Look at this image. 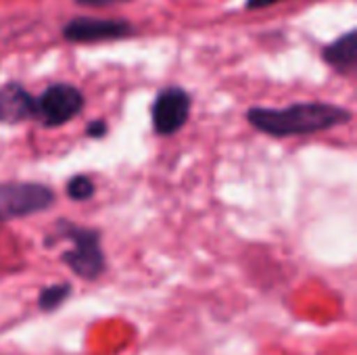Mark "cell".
<instances>
[{
  "label": "cell",
  "instance_id": "1",
  "mask_svg": "<svg viewBox=\"0 0 357 355\" xmlns=\"http://www.w3.org/2000/svg\"><path fill=\"white\" fill-rule=\"evenodd\" d=\"M351 119H354V113L349 109L333 105V103H322V100L293 103L282 109L251 107L247 111L249 126L272 138L310 136V134L345 126Z\"/></svg>",
  "mask_w": 357,
  "mask_h": 355
},
{
  "label": "cell",
  "instance_id": "2",
  "mask_svg": "<svg viewBox=\"0 0 357 355\" xmlns=\"http://www.w3.org/2000/svg\"><path fill=\"white\" fill-rule=\"evenodd\" d=\"M71 243L69 249L61 253V262L82 280H98L107 270V257L100 245V232L96 228L77 226L67 218L56 220L54 230L46 234L44 245L52 247L54 243Z\"/></svg>",
  "mask_w": 357,
  "mask_h": 355
},
{
  "label": "cell",
  "instance_id": "3",
  "mask_svg": "<svg viewBox=\"0 0 357 355\" xmlns=\"http://www.w3.org/2000/svg\"><path fill=\"white\" fill-rule=\"evenodd\" d=\"M54 190L40 182H0V222L23 220L54 207Z\"/></svg>",
  "mask_w": 357,
  "mask_h": 355
},
{
  "label": "cell",
  "instance_id": "4",
  "mask_svg": "<svg viewBox=\"0 0 357 355\" xmlns=\"http://www.w3.org/2000/svg\"><path fill=\"white\" fill-rule=\"evenodd\" d=\"M86 98L82 90L67 82L50 84L40 96H36V121L44 128H61L84 111Z\"/></svg>",
  "mask_w": 357,
  "mask_h": 355
},
{
  "label": "cell",
  "instance_id": "5",
  "mask_svg": "<svg viewBox=\"0 0 357 355\" xmlns=\"http://www.w3.org/2000/svg\"><path fill=\"white\" fill-rule=\"evenodd\" d=\"M192 109V96L180 86H167L157 92L151 105V126L157 136H174L178 134Z\"/></svg>",
  "mask_w": 357,
  "mask_h": 355
},
{
  "label": "cell",
  "instance_id": "6",
  "mask_svg": "<svg viewBox=\"0 0 357 355\" xmlns=\"http://www.w3.org/2000/svg\"><path fill=\"white\" fill-rule=\"evenodd\" d=\"M132 31L134 27L130 21L105 19V17H75L63 25V38L73 44L121 40L128 38Z\"/></svg>",
  "mask_w": 357,
  "mask_h": 355
},
{
  "label": "cell",
  "instance_id": "7",
  "mask_svg": "<svg viewBox=\"0 0 357 355\" xmlns=\"http://www.w3.org/2000/svg\"><path fill=\"white\" fill-rule=\"evenodd\" d=\"M36 117V96L19 82L0 86V126H19Z\"/></svg>",
  "mask_w": 357,
  "mask_h": 355
},
{
  "label": "cell",
  "instance_id": "8",
  "mask_svg": "<svg viewBox=\"0 0 357 355\" xmlns=\"http://www.w3.org/2000/svg\"><path fill=\"white\" fill-rule=\"evenodd\" d=\"M320 54H322V61L331 65L335 71L343 75L354 73L357 65V29L345 31L341 38L324 46Z\"/></svg>",
  "mask_w": 357,
  "mask_h": 355
},
{
  "label": "cell",
  "instance_id": "9",
  "mask_svg": "<svg viewBox=\"0 0 357 355\" xmlns=\"http://www.w3.org/2000/svg\"><path fill=\"white\" fill-rule=\"evenodd\" d=\"M73 287L69 282H61V285H48L40 291L38 295V308L44 314H52L59 308H63V303L71 297Z\"/></svg>",
  "mask_w": 357,
  "mask_h": 355
},
{
  "label": "cell",
  "instance_id": "10",
  "mask_svg": "<svg viewBox=\"0 0 357 355\" xmlns=\"http://www.w3.org/2000/svg\"><path fill=\"white\" fill-rule=\"evenodd\" d=\"M96 192V186H94V180L86 174H75L73 178L67 180V186H65V195L69 201H75V203H84V201H90Z\"/></svg>",
  "mask_w": 357,
  "mask_h": 355
},
{
  "label": "cell",
  "instance_id": "11",
  "mask_svg": "<svg viewBox=\"0 0 357 355\" xmlns=\"http://www.w3.org/2000/svg\"><path fill=\"white\" fill-rule=\"evenodd\" d=\"M107 132H109V126H107L105 119H94V121H90V123L86 126V136H88V138H94V140L105 138Z\"/></svg>",
  "mask_w": 357,
  "mask_h": 355
},
{
  "label": "cell",
  "instance_id": "12",
  "mask_svg": "<svg viewBox=\"0 0 357 355\" xmlns=\"http://www.w3.org/2000/svg\"><path fill=\"white\" fill-rule=\"evenodd\" d=\"M278 2H284V0H247L245 8L247 10H261V8H268V6L278 4Z\"/></svg>",
  "mask_w": 357,
  "mask_h": 355
},
{
  "label": "cell",
  "instance_id": "13",
  "mask_svg": "<svg viewBox=\"0 0 357 355\" xmlns=\"http://www.w3.org/2000/svg\"><path fill=\"white\" fill-rule=\"evenodd\" d=\"M75 2L82 4V6H96V8H100V6H109V4L126 2V0H75Z\"/></svg>",
  "mask_w": 357,
  "mask_h": 355
}]
</instances>
